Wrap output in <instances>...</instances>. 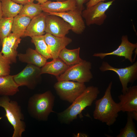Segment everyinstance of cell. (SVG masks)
<instances>
[{
	"label": "cell",
	"mask_w": 137,
	"mask_h": 137,
	"mask_svg": "<svg viewBox=\"0 0 137 137\" xmlns=\"http://www.w3.org/2000/svg\"><path fill=\"white\" fill-rule=\"evenodd\" d=\"M80 49V47L72 49L65 47L60 52L59 58L68 66L77 64L83 60L79 56Z\"/></svg>",
	"instance_id": "20"
},
{
	"label": "cell",
	"mask_w": 137,
	"mask_h": 137,
	"mask_svg": "<svg viewBox=\"0 0 137 137\" xmlns=\"http://www.w3.org/2000/svg\"><path fill=\"white\" fill-rule=\"evenodd\" d=\"M31 42L35 47V50L47 59H52L48 47L45 41L44 35L31 37Z\"/></svg>",
	"instance_id": "23"
},
{
	"label": "cell",
	"mask_w": 137,
	"mask_h": 137,
	"mask_svg": "<svg viewBox=\"0 0 137 137\" xmlns=\"http://www.w3.org/2000/svg\"><path fill=\"white\" fill-rule=\"evenodd\" d=\"M21 40V37L18 35L13 33H10L3 39L2 43H4L9 48L17 50Z\"/></svg>",
	"instance_id": "27"
},
{
	"label": "cell",
	"mask_w": 137,
	"mask_h": 137,
	"mask_svg": "<svg viewBox=\"0 0 137 137\" xmlns=\"http://www.w3.org/2000/svg\"><path fill=\"white\" fill-rule=\"evenodd\" d=\"M84 83L70 80L58 81L54 88L61 100L72 103L85 90Z\"/></svg>",
	"instance_id": "6"
},
{
	"label": "cell",
	"mask_w": 137,
	"mask_h": 137,
	"mask_svg": "<svg viewBox=\"0 0 137 137\" xmlns=\"http://www.w3.org/2000/svg\"><path fill=\"white\" fill-rule=\"evenodd\" d=\"M17 57L20 61L32 64L41 67L47 62V59L34 50L29 48L25 54H18Z\"/></svg>",
	"instance_id": "17"
},
{
	"label": "cell",
	"mask_w": 137,
	"mask_h": 137,
	"mask_svg": "<svg viewBox=\"0 0 137 137\" xmlns=\"http://www.w3.org/2000/svg\"><path fill=\"white\" fill-rule=\"evenodd\" d=\"M76 2V8L80 11L82 12L84 9V4L87 3L90 0H75Z\"/></svg>",
	"instance_id": "30"
},
{
	"label": "cell",
	"mask_w": 137,
	"mask_h": 137,
	"mask_svg": "<svg viewBox=\"0 0 137 137\" xmlns=\"http://www.w3.org/2000/svg\"><path fill=\"white\" fill-rule=\"evenodd\" d=\"M55 97L50 91L34 94L29 100L27 110L33 118L39 121H46L53 110Z\"/></svg>",
	"instance_id": "3"
},
{
	"label": "cell",
	"mask_w": 137,
	"mask_h": 137,
	"mask_svg": "<svg viewBox=\"0 0 137 137\" xmlns=\"http://www.w3.org/2000/svg\"><path fill=\"white\" fill-rule=\"evenodd\" d=\"M41 68L35 65L27 64L25 68L13 78L20 87L26 86L29 89H34L41 80Z\"/></svg>",
	"instance_id": "8"
},
{
	"label": "cell",
	"mask_w": 137,
	"mask_h": 137,
	"mask_svg": "<svg viewBox=\"0 0 137 137\" xmlns=\"http://www.w3.org/2000/svg\"><path fill=\"white\" fill-rule=\"evenodd\" d=\"M105 0H90L86 3V8H90L101 2H104Z\"/></svg>",
	"instance_id": "31"
},
{
	"label": "cell",
	"mask_w": 137,
	"mask_h": 137,
	"mask_svg": "<svg viewBox=\"0 0 137 137\" xmlns=\"http://www.w3.org/2000/svg\"><path fill=\"white\" fill-rule=\"evenodd\" d=\"M112 85L111 81L109 84L102 97L96 100L93 111L94 118L110 126L116 122L118 113L121 111L119 103L113 99L111 90Z\"/></svg>",
	"instance_id": "2"
},
{
	"label": "cell",
	"mask_w": 137,
	"mask_h": 137,
	"mask_svg": "<svg viewBox=\"0 0 137 137\" xmlns=\"http://www.w3.org/2000/svg\"><path fill=\"white\" fill-rule=\"evenodd\" d=\"M71 29V26L60 17L52 14L47 15L46 19V33L62 37L65 36Z\"/></svg>",
	"instance_id": "10"
},
{
	"label": "cell",
	"mask_w": 137,
	"mask_h": 137,
	"mask_svg": "<svg viewBox=\"0 0 137 137\" xmlns=\"http://www.w3.org/2000/svg\"><path fill=\"white\" fill-rule=\"evenodd\" d=\"M2 48L1 52L3 55L9 60L11 64L16 63L18 54L17 50L9 48L4 43H2Z\"/></svg>",
	"instance_id": "28"
},
{
	"label": "cell",
	"mask_w": 137,
	"mask_h": 137,
	"mask_svg": "<svg viewBox=\"0 0 137 137\" xmlns=\"http://www.w3.org/2000/svg\"><path fill=\"white\" fill-rule=\"evenodd\" d=\"M115 0L108 2H101L88 8L84 9L82 15L86 24L89 26L93 24L100 26L104 23L107 15L106 12Z\"/></svg>",
	"instance_id": "9"
},
{
	"label": "cell",
	"mask_w": 137,
	"mask_h": 137,
	"mask_svg": "<svg viewBox=\"0 0 137 137\" xmlns=\"http://www.w3.org/2000/svg\"><path fill=\"white\" fill-rule=\"evenodd\" d=\"M13 18L3 17L0 20V40L7 37L11 31Z\"/></svg>",
	"instance_id": "26"
},
{
	"label": "cell",
	"mask_w": 137,
	"mask_h": 137,
	"mask_svg": "<svg viewBox=\"0 0 137 137\" xmlns=\"http://www.w3.org/2000/svg\"><path fill=\"white\" fill-rule=\"evenodd\" d=\"M82 12L77 8L74 10L59 13H48L57 16L68 23L71 26V30L75 33L82 34L85 28Z\"/></svg>",
	"instance_id": "13"
},
{
	"label": "cell",
	"mask_w": 137,
	"mask_h": 137,
	"mask_svg": "<svg viewBox=\"0 0 137 137\" xmlns=\"http://www.w3.org/2000/svg\"><path fill=\"white\" fill-rule=\"evenodd\" d=\"M136 0V1L137 0Z\"/></svg>",
	"instance_id": "36"
},
{
	"label": "cell",
	"mask_w": 137,
	"mask_h": 137,
	"mask_svg": "<svg viewBox=\"0 0 137 137\" xmlns=\"http://www.w3.org/2000/svg\"><path fill=\"white\" fill-rule=\"evenodd\" d=\"M121 111L131 112L134 119L137 120V86L128 88L124 93L118 96Z\"/></svg>",
	"instance_id": "12"
},
{
	"label": "cell",
	"mask_w": 137,
	"mask_h": 137,
	"mask_svg": "<svg viewBox=\"0 0 137 137\" xmlns=\"http://www.w3.org/2000/svg\"><path fill=\"white\" fill-rule=\"evenodd\" d=\"M15 3L23 5L33 2L35 0H11Z\"/></svg>",
	"instance_id": "32"
},
{
	"label": "cell",
	"mask_w": 137,
	"mask_h": 137,
	"mask_svg": "<svg viewBox=\"0 0 137 137\" xmlns=\"http://www.w3.org/2000/svg\"><path fill=\"white\" fill-rule=\"evenodd\" d=\"M37 1L38 3L41 4L45 2L48 0H36Z\"/></svg>",
	"instance_id": "34"
},
{
	"label": "cell",
	"mask_w": 137,
	"mask_h": 137,
	"mask_svg": "<svg viewBox=\"0 0 137 137\" xmlns=\"http://www.w3.org/2000/svg\"><path fill=\"white\" fill-rule=\"evenodd\" d=\"M121 42L118 47L114 51L109 53H94L93 56L103 59L106 57L110 55L124 57L133 63L132 56L133 51L137 48V43H133L129 41L127 35H123L121 38Z\"/></svg>",
	"instance_id": "11"
},
{
	"label": "cell",
	"mask_w": 137,
	"mask_h": 137,
	"mask_svg": "<svg viewBox=\"0 0 137 137\" xmlns=\"http://www.w3.org/2000/svg\"></svg>",
	"instance_id": "37"
},
{
	"label": "cell",
	"mask_w": 137,
	"mask_h": 137,
	"mask_svg": "<svg viewBox=\"0 0 137 137\" xmlns=\"http://www.w3.org/2000/svg\"><path fill=\"white\" fill-rule=\"evenodd\" d=\"M48 13L42 12L32 19L25 32L23 37L43 35L45 32L46 19Z\"/></svg>",
	"instance_id": "16"
},
{
	"label": "cell",
	"mask_w": 137,
	"mask_h": 137,
	"mask_svg": "<svg viewBox=\"0 0 137 137\" xmlns=\"http://www.w3.org/2000/svg\"><path fill=\"white\" fill-rule=\"evenodd\" d=\"M68 66L58 58L53 59L50 62H47L41 68V73L42 74H48L56 77L63 73Z\"/></svg>",
	"instance_id": "19"
},
{
	"label": "cell",
	"mask_w": 137,
	"mask_h": 137,
	"mask_svg": "<svg viewBox=\"0 0 137 137\" xmlns=\"http://www.w3.org/2000/svg\"><path fill=\"white\" fill-rule=\"evenodd\" d=\"M44 36L53 59L59 58L61 50L72 42L71 38L66 36L59 37L46 33Z\"/></svg>",
	"instance_id": "14"
},
{
	"label": "cell",
	"mask_w": 137,
	"mask_h": 137,
	"mask_svg": "<svg viewBox=\"0 0 137 137\" xmlns=\"http://www.w3.org/2000/svg\"><path fill=\"white\" fill-rule=\"evenodd\" d=\"M13 75L0 76V95L13 96L19 91V86L14 81Z\"/></svg>",
	"instance_id": "18"
},
{
	"label": "cell",
	"mask_w": 137,
	"mask_h": 137,
	"mask_svg": "<svg viewBox=\"0 0 137 137\" xmlns=\"http://www.w3.org/2000/svg\"><path fill=\"white\" fill-rule=\"evenodd\" d=\"M42 12L40 4L32 2L23 5L18 14L29 17L32 19Z\"/></svg>",
	"instance_id": "25"
},
{
	"label": "cell",
	"mask_w": 137,
	"mask_h": 137,
	"mask_svg": "<svg viewBox=\"0 0 137 137\" xmlns=\"http://www.w3.org/2000/svg\"><path fill=\"white\" fill-rule=\"evenodd\" d=\"M3 14L2 3L1 0H0V20L3 17Z\"/></svg>",
	"instance_id": "33"
},
{
	"label": "cell",
	"mask_w": 137,
	"mask_h": 137,
	"mask_svg": "<svg viewBox=\"0 0 137 137\" xmlns=\"http://www.w3.org/2000/svg\"><path fill=\"white\" fill-rule=\"evenodd\" d=\"M31 19L29 17L18 15L13 18L11 31L20 37H23Z\"/></svg>",
	"instance_id": "21"
},
{
	"label": "cell",
	"mask_w": 137,
	"mask_h": 137,
	"mask_svg": "<svg viewBox=\"0 0 137 137\" xmlns=\"http://www.w3.org/2000/svg\"><path fill=\"white\" fill-rule=\"evenodd\" d=\"M100 91L93 86L87 87L67 109L58 113L59 121L61 123H70L76 119L78 115L86 107L91 106L97 98Z\"/></svg>",
	"instance_id": "1"
},
{
	"label": "cell",
	"mask_w": 137,
	"mask_h": 137,
	"mask_svg": "<svg viewBox=\"0 0 137 137\" xmlns=\"http://www.w3.org/2000/svg\"><path fill=\"white\" fill-rule=\"evenodd\" d=\"M1 0L3 17L13 18L19 14L23 5L11 0Z\"/></svg>",
	"instance_id": "22"
},
{
	"label": "cell",
	"mask_w": 137,
	"mask_h": 137,
	"mask_svg": "<svg viewBox=\"0 0 137 137\" xmlns=\"http://www.w3.org/2000/svg\"><path fill=\"white\" fill-rule=\"evenodd\" d=\"M40 4L43 11L48 13L63 12L77 8L75 0L56 2L48 1Z\"/></svg>",
	"instance_id": "15"
},
{
	"label": "cell",
	"mask_w": 137,
	"mask_h": 137,
	"mask_svg": "<svg viewBox=\"0 0 137 137\" xmlns=\"http://www.w3.org/2000/svg\"><path fill=\"white\" fill-rule=\"evenodd\" d=\"M133 115L131 112H127V122L124 128L122 129L117 137H137V132L134 123Z\"/></svg>",
	"instance_id": "24"
},
{
	"label": "cell",
	"mask_w": 137,
	"mask_h": 137,
	"mask_svg": "<svg viewBox=\"0 0 137 137\" xmlns=\"http://www.w3.org/2000/svg\"><path fill=\"white\" fill-rule=\"evenodd\" d=\"M57 1H63L66 0H56Z\"/></svg>",
	"instance_id": "35"
},
{
	"label": "cell",
	"mask_w": 137,
	"mask_h": 137,
	"mask_svg": "<svg viewBox=\"0 0 137 137\" xmlns=\"http://www.w3.org/2000/svg\"><path fill=\"white\" fill-rule=\"evenodd\" d=\"M92 65L90 61L83 60L69 66L62 74L56 77L58 81L70 80L80 83L89 82L93 78L91 71Z\"/></svg>",
	"instance_id": "5"
},
{
	"label": "cell",
	"mask_w": 137,
	"mask_h": 137,
	"mask_svg": "<svg viewBox=\"0 0 137 137\" xmlns=\"http://www.w3.org/2000/svg\"><path fill=\"white\" fill-rule=\"evenodd\" d=\"M99 69L102 72L113 71L117 75L122 87L123 94H124L126 91L128 83H133L137 79V61L129 66L117 68L112 66L108 62L104 61Z\"/></svg>",
	"instance_id": "7"
},
{
	"label": "cell",
	"mask_w": 137,
	"mask_h": 137,
	"mask_svg": "<svg viewBox=\"0 0 137 137\" xmlns=\"http://www.w3.org/2000/svg\"><path fill=\"white\" fill-rule=\"evenodd\" d=\"M10 61L5 57L0 52V76L10 75Z\"/></svg>",
	"instance_id": "29"
},
{
	"label": "cell",
	"mask_w": 137,
	"mask_h": 137,
	"mask_svg": "<svg viewBox=\"0 0 137 137\" xmlns=\"http://www.w3.org/2000/svg\"><path fill=\"white\" fill-rule=\"evenodd\" d=\"M0 107L5 111V116L12 126L13 132L12 137H21L26 128L24 115L20 106L16 101L11 100L9 96L0 97Z\"/></svg>",
	"instance_id": "4"
}]
</instances>
